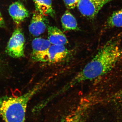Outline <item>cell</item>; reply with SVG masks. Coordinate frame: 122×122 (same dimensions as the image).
I'll return each instance as SVG.
<instances>
[{
    "mask_svg": "<svg viewBox=\"0 0 122 122\" xmlns=\"http://www.w3.org/2000/svg\"><path fill=\"white\" fill-rule=\"evenodd\" d=\"M89 103H81L66 116L61 122H86L90 106Z\"/></svg>",
    "mask_w": 122,
    "mask_h": 122,
    "instance_id": "52a82bcc",
    "label": "cell"
},
{
    "mask_svg": "<svg viewBox=\"0 0 122 122\" xmlns=\"http://www.w3.org/2000/svg\"><path fill=\"white\" fill-rule=\"evenodd\" d=\"M42 81L20 96L0 97V116L5 122H25L26 108L31 98L45 86Z\"/></svg>",
    "mask_w": 122,
    "mask_h": 122,
    "instance_id": "7a4b0ae2",
    "label": "cell"
},
{
    "mask_svg": "<svg viewBox=\"0 0 122 122\" xmlns=\"http://www.w3.org/2000/svg\"><path fill=\"white\" fill-rule=\"evenodd\" d=\"M122 90H120V91L118 92L117 94H116V96H122Z\"/></svg>",
    "mask_w": 122,
    "mask_h": 122,
    "instance_id": "2e32d148",
    "label": "cell"
},
{
    "mask_svg": "<svg viewBox=\"0 0 122 122\" xmlns=\"http://www.w3.org/2000/svg\"><path fill=\"white\" fill-rule=\"evenodd\" d=\"M45 16L36 10L34 12L29 26V30L33 36H38L45 31L47 24Z\"/></svg>",
    "mask_w": 122,
    "mask_h": 122,
    "instance_id": "8992f818",
    "label": "cell"
},
{
    "mask_svg": "<svg viewBox=\"0 0 122 122\" xmlns=\"http://www.w3.org/2000/svg\"><path fill=\"white\" fill-rule=\"evenodd\" d=\"M119 35L109 40L94 57L71 80L59 90L63 94L81 83L106 74L121 60L122 49Z\"/></svg>",
    "mask_w": 122,
    "mask_h": 122,
    "instance_id": "6da1fadb",
    "label": "cell"
},
{
    "mask_svg": "<svg viewBox=\"0 0 122 122\" xmlns=\"http://www.w3.org/2000/svg\"><path fill=\"white\" fill-rule=\"evenodd\" d=\"M105 29L122 27V9L114 11L107 18L104 25Z\"/></svg>",
    "mask_w": 122,
    "mask_h": 122,
    "instance_id": "4fadbf2b",
    "label": "cell"
},
{
    "mask_svg": "<svg viewBox=\"0 0 122 122\" xmlns=\"http://www.w3.org/2000/svg\"><path fill=\"white\" fill-rule=\"evenodd\" d=\"M52 44L48 39L42 38H36L32 42V51L31 53V58L44 52L47 50Z\"/></svg>",
    "mask_w": 122,
    "mask_h": 122,
    "instance_id": "30bf717a",
    "label": "cell"
},
{
    "mask_svg": "<svg viewBox=\"0 0 122 122\" xmlns=\"http://www.w3.org/2000/svg\"><path fill=\"white\" fill-rule=\"evenodd\" d=\"M4 25V21L2 17V15L0 13V26H2Z\"/></svg>",
    "mask_w": 122,
    "mask_h": 122,
    "instance_id": "9a60e30c",
    "label": "cell"
},
{
    "mask_svg": "<svg viewBox=\"0 0 122 122\" xmlns=\"http://www.w3.org/2000/svg\"><path fill=\"white\" fill-rule=\"evenodd\" d=\"M48 31V39L52 45L65 46L68 44L65 35L57 27L49 26Z\"/></svg>",
    "mask_w": 122,
    "mask_h": 122,
    "instance_id": "9c48e42d",
    "label": "cell"
},
{
    "mask_svg": "<svg viewBox=\"0 0 122 122\" xmlns=\"http://www.w3.org/2000/svg\"><path fill=\"white\" fill-rule=\"evenodd\" d=\"M70 54L65 46L51 45L47 50L31 58L35 62L55 64L63 62Z\"/></svg>",
    "mask_w": 122,
    "mask_h": 122,
    "instance_id": "3957f363",
    "label": "cell"
},
{
    "mask_svg": "<svg viewBox=\"0 0 122 122\" xmlns=\"http://www.w3.org/2000/svg\"><path fill=\"white\" fill-rule=\"evenodd\" d=\"M80 0H63L66 7L69 9H72L77 7Z\"/></svg>",
    "mask_w": 122,
    "mask_h": 122,
    "instance_id": "5bb4252c",
    "label": "cell"
},
{
    "mask_svg": "<svg viewBox=\"0 0 122 122\" xmlns=\"http://www.w3.org/2000/svg\"><path fill=\"white\" fill-rule=\"evenodd\" d=\"M36 10L45 16H53L55 12L52 0H33Z\"/></svg>",
    "mask_w": 122,
    "mask_h": 122,
    "instance_id": "7c38bea8",
    "label": "cell"
},
{
    "mask_svg": "<svg viewBox=\"0 0 122 122\" xmlns=\"http://www.w3.org/2000/svg\"><path fill=\"white\" fill-rule=\"evenodd\" d=\"M9 13L14 22L19 24L29 16L28 11L20 2L13 3L9 8Z\"/></svg>",
    "mask_w": 122,
    "mask_h": 122,
    "instance_id": "ba28073f",
    "label": "cell"
},
{
    "mask_svg": "<svg viewBox=\"0 0 122 122\" xmlns=\"http://www.w3.org/2000/svg\"><path fill=\"white\" fill-rule=\"evenodd\" d=\"M113 0H80L77 7L83 16L93 19L105 5Z\"/></svg>",
    "mask_w": 122,
    "mask_h": 122,
    "instance_id": "5b68a950",
    "label": "cell"
},
{
    "mask_svg": "<svg viewBox=\"0 0 122 122\" xmlns=\"http://www.w3.org/2000/svg\"><path fill=\"white\" fill-rule=\"evenodd\" d=\"M25 38L20 29L14 30L7 44L6 52L9 56L14 58L25 56Z\"/></svg>",
    "mask_w": 122,
    "mask_h": 122,
    "instance_id": "277c9868",
    "label": "cell"
},
{
    "mask_svg": "<svg viewBox=\"0 0 122 122\" xmlns=\"http://www.w3.org/2000/svg\"><path fill=\"white\" fill-rule=\"evenodd\" d=\"M61 22L65 31L78 29L77 22L75 18L69 11H66L61 18Z\"/></svg>",
    "mask_w": 122,
    "mask_h": 122,
    "instance_id": "8fae6325",
    "label": "cell"
}]
</instances>
